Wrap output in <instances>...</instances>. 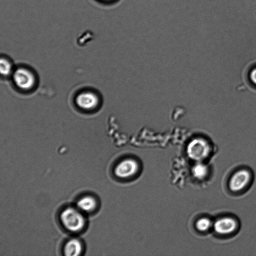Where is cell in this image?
<instances>
[{"instance_id":"6da1fadb","label":"cell","mask_w":256,"mask_h":256,"mask_svg":"<svg viewBox=\"0 0 256 256\" xmlns=\"http://www.w3.org/2000/svg\"><path fill=\"white\" fill-rule=\"evenodd\" d=\"M254 178V173L251 168L246 165L238 166L227 174L224 182V190L231 196H242L250 190Z\"/></svg>"},{"instance_id":"7a4b0ae2","label":"cell","mask_w":256,"mask_h":256,"mask_svg":"<svg viewBox=\"0 0 256 256\" xmlns=\"http://www.w3.org/2000/svg\"><path fill=\"white\" fill-rule=\"evenodd\" d=\"M241 228V222L237 216L231 212H224L214 220L212 231L217 238L226 240L236 237Z\"/></svg>"},{"instance_id":"3957f363","label":"cell","mask_w":256,"mask_h":256,"mask_svg":"<svg viewBox=\"0 0 256 256\" xmlns=\"http://www.w3.org/2000/svg\"><path fill=\"white\" fill-rule=\"evenodd\" d=\"M214 146L210 141L203 137H197L188 144V156L194 160L202 162L213 154Z\"/></svg>"},{"instance_id":"277c9868","label":"cell","mask_w":256,"mask_h":256,"mask_svg":"<svg viewBox=\"0 0 256 256\" xmlns=\"http://www.w3.org/2000/svg\"><path fill=\"white\" fill-rule=\"evenodd\" d=\"M60 219L64 226L69 231L78 232L85 225V219L78 210L73 208L65 209L61 214Z\"/></svg>"},{"instance_id":"5b68a950","label":"cell","mask_w":256,"mask_h":256,"mask_svg":"<svg viewBox=\"0 0 256 256\" xmlns=\"http://www.w3.org/2000/svg\"><path fill=\"white\" fill-rule=\"evenodd\" d=\"M13 80L16 87L24 92L32 90L36 85V76L26 68H18L14 72Z\"/></svg>"},{"instance_id":"8992f818","label":"cell","mask_w":256,"mask_h":256,"mask_svg":"<svg viewBox=\"0 0 256 256\" xmlns=\"http://www.w3.org/2000/svg\"><path fill=\"white\" fill-rule=\"evenodd\" d=\"M100 98L94 92L86 90L80 92L76 98V106L86 112L96 110L100 105Z\"/></svg>"},{"instance_id":"52a82bcc","label":"cell","mask_w":256,"mask_h":256,"mask_svg":"<svg viewBox=\"0 0 256 256\" xmlns=\"http://www.w3.org/2000/svg\"><path fill=\"white\" fill-rule=\"evenodd\" d=\"M138 170V163L130 159L124 160L118 165L115 172L120 178H128L135 174Z\"/></svg>"},{"instance_id":"ba28073f","label":"cell","mask_w":256,"mask_h":256,"mask_svg":"<svg viewBox=\"0 0 256 256\" xmlns=\"http://www.w3.org/2000/svg\"><path fill=\"white\" fill-rule=\"evenodd\" d=\"M78 208L83 212H90L94 211L97 206L95 198L90 196L81 198L77 203Z\"/></svg>"},{"instance_id":"9c48e42d","label":"cell","mask_w":256,"mask_h":256,"mask_svg":"<svg viewBox=\"0 0 256 256\" xmlns=\"http://www.w3.org/2000/svg\"><path fill=\"white\" fill-rule=\"evenodd\" d=\"M64 251L66 256H77L80 255L82 251V245L78 240L72 239L67 242Z\"/></svg>"},{"instance_id":"30bf717a","label":"cell","mask_w":256,"mask_h":256,"mask_svg":"<svg viewBox=\"0 0 256 256\" xmlns=\"http://www.w3.org/2000/svg\"><path fill=\"white\" fill-rule=\"evenodd\" d=\"M210 172L209 166L202 163L199 162L192 169L194 176L198 180H204L208 177Z\"/></svg>"},{"instance_id":"8fae6325","label":"cell","mask_w":256,"mask_h":256,"mask_svg":"<svg viewBox=\"0 0 256 256\" xmlns=\"http://www.w3.org/2000/svg\"><path fill=\"white\" fill-rule=\"evenodd\" d=\"M214 220L208 218H203L196 222V228L201 232H208L212 230Z\"/></svg>"},{"instance_id":"7c38bea8","label":"cell","mask_w":256,"mask_h":256,"mask_svg":"<svg viewBox=\"0 0 256 256\" xmlns=\"http://www.w3.org/2000/svg\"><path fill=\"white\" fill-rule=\"evenodd\" d=\"M0 73L4 76H9L12 72V64L5 58L0 59Z\"/></svg>"},{"instance_id":"4fadbf2b","label":"cell","mask_w":256,"mask_h":256,"mask_svg":"<svg viewBox=\"0 0 256 256\" xmlns=\"http://www.w3.org/2000/svg\"><path fill=\"white\" fill-rule=\"evenodd\" d=\"M249 78L252 83L256 86V67L252 69L249 74Z\"/></svg>"}]
</instances>
